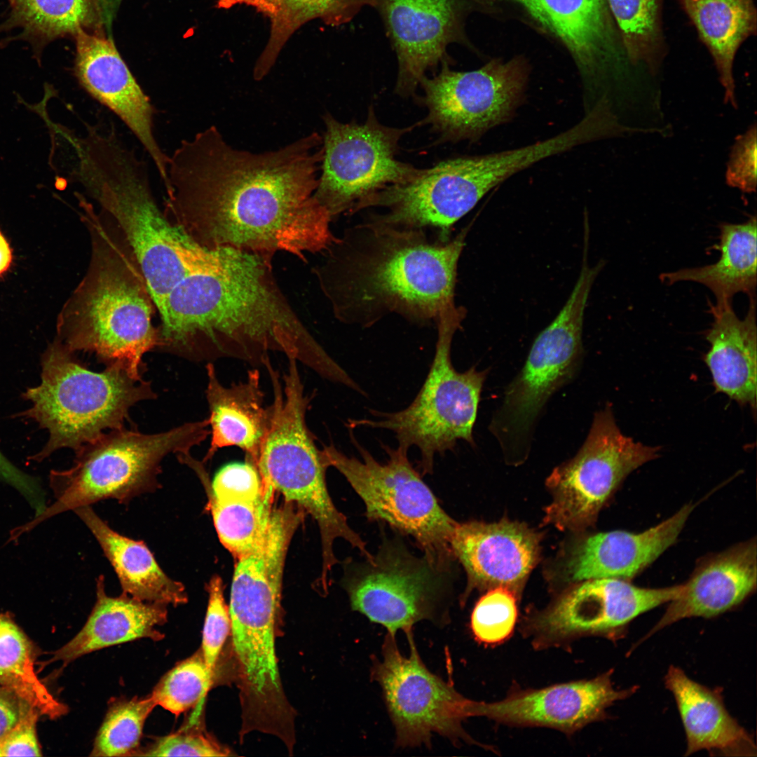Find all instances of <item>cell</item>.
<instances>
[{
    "instance_id": "obj_1",
    "label": "cell",
    "mask_w": 757,
    "mask_h": 757,
    "mask_svg": "<svg viewBox=\"0 0 757 757\" xmlns=\"http://www.w3.org/2000/svg\"><path fill=\"white\" fill-rule=\"evenodd\" d=\"M322 137L309 135L277 150L233 148L211 125L169 156L164 211L198 245L302 261L335 240L332 218L315 197Z\"/></svg>"
},
{
    "instance_id": "obj_2",
    "label": "cell",
    "mask_w": 757,
    "mask_h": 757,
    "mask_svg": "<svg viewBox=\"0 0 757 757\" xmlns=\"http://www.w3.org/2000/svg\"><path fill=\"white\" fill-rule=\"evenodd\" d=\"M272 259L233 248L211 250L157 310V348L195 361L234 358L261 366L271 353H280L318 375L327 373L334 360L281 290Z\"/></svg>"
},
{
    "instance_id": "obj_3",
    "label": "cell",
    "mask_w": 757,
    "mask_h": 757,
    "mask_svg": "<svg viewBox=\"0 0 757 757\" xmlns=\"http://www.w3.org/2000/svg\"><path fill=\"white\" fill-rule=\"evenodd\" d=\"M468 229L430 241L422 229L374 219L346 229L313 268L334 317L370 327L389 314L437 324L455 306L458 263Z\"/></svg>"
},
{
    "instance_id": "obj_4",
    "label": "cell",
    "mask_w": 757,
    "mask_h": 757,
    "mask_svg": "<svg viewBox=\"0 0 757 757\" xmlns=\"http://www.w3.org/2000/svg\"><path fill=\"white\" fill-rule=\"evenodd\" d=\"M90 240L87 271L64 304L57 338L70 351L94 354L142 378L144 355L157 348L156 308L138 261L122 232L103 211L79 196Z\"/></svg>"
},
{
    "instance_id": "obj_5",
    "label": "cell",
    "mask_w": 757,
    "mask_h": 757,
    "mask_svg": "<svg viewBox=\"0 0 757 757\" xmlns=\"http://www.w3.org/2000/svg\"><path fill=\"white\" fill-rule=\"evenodd\" d=\"M76 179L118 226L140 266L158 310L173 286L205 259L207 249L192 240L158 205L144 162L113 125H87L70 136Z\"/></svg>"
},
{
    "instance_id": "obj_6",
    "label": "cell",
    "mask_w": 757,
    "mask_h": 757,
    "mask_svg": "<svg viewBox=\"0 0 757 757\" xmlns=\"http://www.w3.org/2000/svg\"><path fill=\"white\" fill-rule=\"evenodd\" d=\"M41 381L22 393L30 403L18 414L47 430L41 462L60 449H78L106 430L121 428L135 404L156 398L150 381L133 378L118 365L92 371L56 337L41 358Z\"/></svg>"
},
{
    "instance_id": "obj_7",
    "label": "cell",
    "mask_w": 757,
    "mask_h": 757,
    "mask_svg": "<svg viewBox=\"0 0 757 757\" xmlns=\"http://www.w3.org/2000/svg\"><path fill=\"white\" fill-rule=\"evenodd\" d=\"M287 360L282 380L271 360L264 365L273 399L256 467L264 487L281 493L288 503L297 504L313 517L320 528L323 564L331 566L337 561L333 552L336 538L344 539L360 554H366L367 549L329 494L325 479L328 466L306 421L309 399L304 393L299 362L292 358Z\"/></svg>"
},
{
    "instance_id": "obj_8",
    "label": "cell",
    "mask_w": 757,
    "mask_h": 757,
    "mask_svg": "<svg viewBox=\"0 0 757 757\" xmlns=\"http://www.w3.org/2000/svg\"><path fill=\"white\" fill-rule=\"evenodd\" d=\"M207 419L145 434L123 427L103 432L74 451L71 468L50 472L55 501L32 521L13 530L16 537L60 513L104 499L128 503L158 488L161 463L170 453H189L210 435Z\"/></svg>"
},
{
    "instance_id": "obj_9",
    "label": "cell",
    "mask_w": 757,
    "mask_h": 757,
    "mask_svg": "<svg viewBox=\"0 0 757 757\" xmlns=\"http://www.w3.org/2000/svg\"><path fill=\"white\" fill-rule=\"evenodd\" d=\"M465 316L456 305L444 311L437 322V340L430 371L418 393L405 409L395 412L370 410L376 419L349 421L359 426L393 431L398 446H416L422 475L433 472L435 454H444L463 439L474 446L472 436L480 395L488 370L475 366L460 372L452 364L451 349L456 332Z\"/></svg>"
},
{
    "instance_id": "obj_10",
    "label": "cell",
    "mask_w": 757,
    "mask_h": 757,
    "mask_svg": "<svg viewBox=\"0 0 757 757\" xmlns=\"http://www.w3.org/2000/svg\"><path fill=\"white\" fill-rule=\"evenodd\" d=\"M601 270L584 260L566 304L535 339L521 371L506 387L489 431L506 461L528 457L536 425L551 397L577 375L583 355L584 312L592 285Z\"/></svg>"
},
{
    "instance_id": "obj_11",
    "label": "cell",
    "mask_w": 757,
    "mask_h": 757,
    "mask_svg": "<svg viewBox=\"0 0 757 757\" xmlns=\"http://www.w3.org/2000/svg\"><path fill=\"white\" fill-rule=\"evenodd\" d=\"M350 432L360 459L346 456L333 444L323 445L321 451L327 465L341 473L362 499L367 520L411 537L429 561L453 568L451 540L458 521L444 510L410 463L408 450L381 444L388 454L381 463Z\"/></svg>"
},
{
    "instance_id": "obj_12",
    "label": "cell",
    "mask_w": 757,
    "mask_h": 757,
    "mask_svg": "<svg viewBox=\"0 0 757 757\" xmlns=\"http://www.w3.org/2000/svg\"><path fill=\"white\" fill-rule=\"evenodd\" d=\"M396 533L381 531L371 559L347 562L343 585L352 609L394 635L421 620L448 622L453 569L414 555Z\"/></svg>"
},
{
    "instance_id": "obj_13",
    "label": "cell",
    "mask_w": 757,
    "mask_h": 757,
    "mask_svg": "<svg viewBox=\"0 0 757 757\" xmlns=\"http://www.w3.org/2000/svg\"><path fill=\"white\" fill-rule=\"evenodd\" d=\"M524 147L481 156H461L421 169L412 179L389 186L367 207L384 212L374 220L405 228L433 227L446 241L452 226L501 182L529 167Z\"/></svg>"
},
{
    "instance_id": "obj_14",
    "label": "cell",
    "mask_w": 757,
    "mask_h": 757,
    "mask_svg": "<svg viewBox=\"0 0 757 757\" xmlns=\"http://www.w3.org/2000/svg\"><path fill=\"white\" fill-rule=\"evenodd\" d=\"M323 156L315 197L332 220L353 213L385 188L408 181L421 170L397 159L398 143L415 125L386 126L373 107L364 122L341 123L329 113L323 116Z\"/></svg>"
},
{
    "instance_id": "obj_15",
    "label": "cell",
    "mask_w": 757,
    "mask_h": 757,
    "mask_svg": "<svg viewBox=\"0 0 757 757\" xmlns=\"http://www.w3.org/2000/svg\"><path fill=\"white\" fill-rule=\"evenodd\" d=\"M405 634L409 655L400 653L395 635L388 632L381 660L375 657L371 668V678L381 688L395 727L397 745L430 746L433 734L455 744L461 741L476 744L462 726L466 718L475 717L476 701L430 671L418 654L412 629Z\"/></svg>"
},
{
    "instance_id": "obj_16",
    "label": "cell",
    "mask_w": 757,
    "mask_h": 757,
    "mask_svg": "<svg viewBox=\"0 0 757 757\" xmlns=\"http://www.w3.org/2000/svg\"><path fill=\"white\" fill-rule=\"evenodd\" d=\"M659 451L624 435L606 405L595 413L578 453L547 479L552 500L545 521L561 530L588 525L625 478L657 458Z\"/></svg>"
},
{
    "instance_id": "obj_17",
    "label": "cell",
    "mask_w": 757,
    "mask_h": 757,
    "mask_svg": "<svg viewBox=\"0 0 757 757\" xmlns=\"http://www.w3.org/2000/svg\"><path fill=\"white\" fill-rule=\"evenodd\" d=\"M528 71L519 58L493 60L479 69L451 70L449 64L421 81L425 122L442 141H476L490 129L510 121L523 101Z\"/></svg>"
},
{
    "instance_id": "obj_18",
    "label": "cell",
    "mask_w": 757,
    "mask_h": 757,
    "mask_svg": "<svg viewBox=\"0 0 757 757\" xmlns=\"http://www.w3.org/2000/svg\"><path fill=\"white\" fill-rule=\"evenodd\" d=\"M583 581L526 620L523 632L535 647L561 646L588 636L618 640L634 619L670 602L683 587L645 588L615 578Z\"/></svg>"
},
{
    "instance_id": "obj_19",
    "label": "cell",
    "mask_w": 757,
    "mask_h": 757,
    "mask_svg": "<svg viewBox=\"0 0 757 757\" xmlns=\"http://www.w3.org/2000/svg\"><path fill=\"white\" fill-rule=\"evenodd\" d=\"M75 74L95 100L113 112L131 131L151 158L165 189L168 187L169 156L154 132L155 109L113 42L79 29Z\"/></svg>"
},
{
    "instance_id": "obj_20",
    "label": "cell",
    "mask_w": 757,
    "mask_h": 757,
    "mask_svg": "<svg viewBox=\"0 0 757 757\" xmlns=\"http://www.w3.org/2000/svg\"><path fill=\"white\" fill-rule=\"evenodd\" d=\"M613 671L597 677L540 689L512 690L503 700L477 702L475 716L514 726H543L571 734L606 718V709L637 690H616Z\"/></svg>"
},
{
    "instance_id": "obj_21",
    "label": "cell",
    "mask_w": 757,
    "mask_h": 757,
    "mask_svg": "<svg viewBox=\"0 0 757 757\" xmlns=\"http://www.w3.org/2000/svg\"><path fill=\"white\" fill-rule=\"evenodd\" d=\"M396 53L395 92L414 95L425 73L448 63L447 46L461 39L459 0H373Z\"/></svg>"
},
{
    "instance_id": "obj_22",
    "label": "cell",
    "mask_w": 757,
    "mask_h": 757,
    "mask_svg": "<svg viewBox=\"0 0 757 757\" xmlns=\"http://www.w3.org/2000/svg\"><path fill=\"white\" fill-rule=\"evenodd\" d=\"M453 555L467 575L461 601L474 589L502 586L516 592L536 565V533L517 522H458L451 540Z\"/></svg>"
},
{
    "instance_id": "obj_23",
    "label": "cell",
    "mask_w": 757,
    "mask_h": 757,
    "mask_svg": "<svg viewBox=\"0 0 757 757\" xmlns=\"http://www.w3.org/2000/svg\"><path fill=\"white\" fill-rule=\"evenodd\" d=\"M756 582V538L707 558L696 567L680 594L668 603L664 613L641 642L682 619L714 618L734 608L753 593Z\"/></svg>"
},
{
    "instance_id": "obj_24",
    "label": "cell",
    "mask_w": 757,
    "mask_h": 757,
    "mask_svg": "<svg viewBox=\"0 0 757 757\" xmlns=\"http://www.w3.org/2000/svg\"><path fill=\"white\" fill-rule=\"evenodd\" d=\"M694 507L693 504L685 505L642 532L618 530L587 537L571 552L566 566L567 577L572 581L632 578L676 542Z\"/></svg>"
},
{
    "instance_id": "obj_25",
    "label": "cell",
    "mask_w": 757,
    "mask_h": 757,
    "mask_svg": "<svg viewBox=\"0 0 757 757\" xmlns=\"http://www.w3.org/2000/svg\"><path fill=\"white\" fill-rule=\"evenodd\" d=\"M205 369L210 413L207 419L211 437L203 461H209L219 449L236 446L243 449L247 460L256 466L271 418L269 407L264 404L259 371L252 369L245 381L225 386L219 381L211 362Z\"/></svg>"
},
{
    "instance_id": "obj_26",
    "label": "cell",
    "mask_w": 757,
    "mask_h": 757,
    "mask_svg": "<svg viewBox=\"0 0 757 757\" xmlns=\"http://www.w3.org/2000/svg\"><path fill=\"white\" fill-rule=\"evenodd\" d=\"M685 729V756L700 750L728 756H756L751 736L727 711L718 690L689 678L679 667L671 666L664 676Z\"/></svg>"
},
{
    "instance_id": "obj_27",
    "label": "cell",
    "mask_w": 757,
    "mask_h": 757,
    "mask_svg": "<svg viewBox=\"0 0 757 757\" xmlns=\"http://www.w3.org/2000/svg\"><path fill=\"white\" fill-rule=\"evenodd\" d=\"M756 295L749 296L746 315L739 319L732 305H711L714 322L706 334L710 343L704 360L712 376L716 392L727 395L740 405L756 409L757 328Z\"/></svg>"
},
{
    "instance_id": "obj_28",
    "label": "cell",
    "mask_w": 757,
    "mask_h": 757,
    "mask_svg": "<svg viewBox=\"0 0 757 757\" xmlns=\"http://www.w3.org/2000/svg\"><path fill=\"white\" fill-rule=\"evenodd\" d=\"M96 601L84 626L67 643L54 652L53 661L64 664L109 646L140 639H163L157 627L168 620L167 606L145 602L123 593L109 596L103 576L96 582Z\"/></svg>"
},
{
    "instance_id": "obj_29",
    "label": "cell",
    "mask_w": 757,
    "mask_h": 757,
    "mask_svg": "<svg viewBox=\"0 0 757 757\" xmlns=\"http://www.w3.org/2000/svg\"><path fill=\"white\" fill-rule=\"evenodd\" d=\"M469 1H509L520 5L566 46L585 77L595 74L607 53L610 29L605 0Z\"/></svg>"
},
{
    "instance_id": "obj_30",
    "label": "cell",
    "mask_w": 757,
    "mask_h": 757,
    "mask_svg": "<svg viewBox=\"0 0 757 757\" xmlns=\"http://www.w3.org/2000/svg\"><path fill=\"white\" fill-rule=\"evenodd\" d=\"M74 512L97 540L124 594L142 601L166 606L187 602L184 586L164 573L143 542L130 539L111 528L90 505Z\"/></svg>"
},
{
    "instance_id": "obj_31",
    "label": "cell",
    "mask_w": 757,
    "mask_h": 757,
    "mask_svg": "<svg viewBox=\"0 0 757 757\" xmlns=\"http://www.w3.org/2000/svg\"><path fill=\"white\" fill-rule=\"evenodd\" d=\"M756 217L742 224L719 225L721 256L712 264L682 268L660 274L667 285L691 281L708 287L716 298L715 307L732 305L733 296L744 292L755 295L757 283Z\"/></svg>"
},
{
    "instance_id": "obj_32",
    "label": "cell",
    "mask_w": 757,
    "mask_h": 757,
    "mask_svg": "<svg viewBox=\"0 0 757 757\" xmlns=\"http://www.w3.org/2000/svg\"><path fill=\"white\" fill-rule=\"evenodd\" d=\"M709 49L725 88V103L737 108L732 76L734 58L742 43L756 34L753 0H679Z\"/></svg>"
},
{
    "instance_id": "obj_33",
    "label": "cell",
    "mask_w": 757,
    "mask_h": 757,
    "mask_svg": "<svg viewBox=\"0 0 757 757\" xmlns=\"http://www.w3.org/2000/svg\"><path fill=\"white\" fill-rule=\"evenodd\" d=\"M367 5L374 6L373 0H218L217 4L224 9L252 7L269 20V37L253 70L257 81L269 73L284 46L302 25L319 19L338 26L349 22Z\"/></svg>"
},
{
    "instance_id": "obj_34",
    "label": "cell",
    "mask_w": 757,
    "mask_h": 757,
    "mask_svg": "<svg viewBox=\"0 0 757 757\" xmlns=\"http://www.w3.org/2000/svg\"><path fill=\"white\" fill-rule=\"evenodd\" d=\"M35 653L29 639L8 613H0V686L13 692L41 716L54 719L67 712L34 670Z\"/></svg>"
},
{
    "instance_id": "obj_35",
    "label": "cell",
    "mask_w": 757,
    "mask_h": 757,
    "mask_svg": "<svg viewBox=\"0 0 757 757\" xmlns=\"http://www.w3.org/2000/svg\"><path fill=\"white\" fill-rule=\"evenodd\" d=\"M264 488L262 498L254 501L218 500L209 496V506L219 538L237 559L250 552L266 533L274 491Z\"/></svg>"
},
{
    "instance_id": "obj_36",
    "label": "cell",
    "mask_w": 757,
    "mask_h": 757,
    "mask_svg": "<svg viewBox=\"0 0 757 757\" xmlns=\"http://www.w3.org/2000/svg\"><path fill=\"white\" fill-rule=\"evenodd\" d=\"M156 706L151 695L113 701L95 739L90 756H134L145 721Z\"/></svg>"
},
{
    "instance_id": "obj_37",
    "label": "cell",
    "mask_w": 757,
    "mask_h": 757,
    "mask_svg": "<svg viewBox=\"0 0 757 757\" xmlns=\"http://www.w3.org/2000/svg\"><path fill=\"white\" fill-rule=\"evenodd\" d=\"M213 677L200 651L165 674L151 695L156 705L177 716L200 703L212 683Z\"/></svg>"
},
{
    "instance_id": "obj_38",
    "label": "cell",
    "mask_w": 757,
    "mask_h": 757,
    "mask_svg": "<svg viewBox=\"0 0 757 757\" xmlns=\"http://www.w3.org/2000/svg\"><path fill=\"white\" fill-rule=\"evenodd\" d=\"M15 18L28 31L46 37L76 34L90 22L88 0H15Z\"/></svg>"
},
{
    "instance_id": "obj_39",
    "label": "cell",
    "mask_w": 757,
    "mask_h": 757,
    "mask_svg": "<svg viewBox=\"0 0 757 757\" xmlns=\"http://www.w3.org/2000/svg\"><path fill=\"white\" fill-rule=\"evenodd\" d=\"M629 57L648 60L658 37V0H606Z\"/></svg>"
},
{
    "instance_id": "obj_40",
    "label": "cell",
    "mask_w": 757,
    "mask_h": 757,
    "mask_svg": "<svg viewBox=\"0 0 757 757\" xmlns=\"http://www.w3.org/2000/svg\"><path fill=\"white\" fill-rule=\"evenodd\" d=\"M517 619L515 592L506 587L491 588L477 602L470 628L477 641L496 645L508 639Z\"/></svg>"
},
{
    "instance_id": "obj_41",
    "label": "cell",
    "mask_w": 757,
    "mask_h": 757,
    "mask_svg": "<svg viewBox=\"0 0 757 757\" xmlns=\"http://www.w3.org/2000/svg\"><path fill=\"white\" fill-rule=\"evenodd\" d=\"M184 464L196 472L205 484L209 496L216 500L254 501L264 494L260 473L247 460L223 466L216 473L211 484L200 462L189 456L184 461Z\"/></svg>"
},
{
    "instance_id": "obj_42",
    "label": "cell",
    "mask_w": 757,
    "mask_h": 757,
    "mask_svg": "<svg viewBox=\"0 0 757 757\" xmlns=\"http://www.w3.org/2000/svg\"><path fill=\"white\" fill-rule=\"evenodd\" d=\"M207 589L208 603L200 652L208 669L214 674L219 654L231 632V620L221 578L217 575L212 577Z\"/></svg>"
},
{
    "instance_id": "obj_43",
    "label": "cell",
    "mask_w": 757,
    "mask_h": 757,
    "mask_svg": "<svg viewBox=\"0 0 757 757\" xmlns=\"http://www.w3.org/2000/svg\"><path fill=\"white\" fill-rule=\"evenodd\" d=\"M756 123L737 136L731 148L727 165L728 186L751 193L756 190L757 144Z\"/></svg>"
},
{
    "instance_id": "obj_44",
    "label": "cell",
    "mask_w": 757,
    "mask_h": 757,
    "mask_svg": "<svg viewBox=\"0 0 757 757\" xmlns=\"http://www.w3.org/2000/svg\"><path fill=\"white\" fill-rule=\"evenodd\" d=\"M138 756H224L227 751L203 733L181 731L163 737Z\"/></svg>"
},
{
    "instance_id": "obj_45",
    "label": "cell",
    "mask_w": 757,
    "mask_h": 757,
    "mask_svg": "<svg viewBox=\"0 0 757 757\" xmlns=\"http://www.w3.org/2000/svg\"><path fill=\"white\" fill-rule=\"evenodd\" d=\"M39 716L36 709H32L0 739L2 756H42L36 735V723Z\"/></svg>"
},
{
    "instance_id": "obj_46",
    "label": "cell",
    "mask_w": 757,
    "mask_h": 757,
    "mask_svg": "<svg viewBox=\"0 0 757 757\" xmlns=\"http://www.w3.org/2000/svg\"><path fill=\"white\" fill-rule=\"evenodd\" d=\"M0 481L15 488L27 500L35 498L41 489V482L37 477L19 469L1 451Z\"/></svg>"
},
{
    "instance_id": "obj_47",
    "label": "cell",
    "mask_w": 757,
    "mask_h": 757,
    "mask_svg": "<svg viewBox=\"0 0 757 757\" xmlns=\"http://www.w3.org/2000/svg\"><path fill=\"white\" fill-rule=\"evenodd\" d=\"M34 707L0 686V739Z\"/></svg>"
},
{
    "instance_id": "obj_48",
    "label": "cell",
    "mask_w": 757,
    "mask_h": 757,
    "mask_svg": "<svg viewBox=\"0 0 757 757\" xmlns=\"http://www.w3.org/2000/svg\"><path fill=\"white\" fill-rule=\"evenodd\" d=\"M12 261V251L8 243L0 232V275L5 273Z\"/></svg>"
},
{
    "instance_id": "obj_49",
    "label": "cell",
    "mask_w": 757,
    "mask_h": 757,
    "mask_svg": "<svg viewBox=\"0 0 757 757\" xmlns=\"http://www.w3.org/2000/svg\"><path fill=\"white\" fill-rule=\"evenodd\" d=\"M55 179H56L55 180V186L57 189H62L64 188L63 186H66L67 181H66V179L64 178L57 177Z\"/></svg>"
},
{
    "instance_id": "obj_50",
    "label": "cell",
    "mask_w": 757,
    "mask_h": 757,
    "mask_svg": "<svg viewBox=\"0 0 757 757\" xmlns=\"http://www.w3.org/2000/svg\"><path fill=\"white\" fill-rule=\"evenodd\" d=\"M100 4H104L108 1V0H97Z\"/></svg>"
},
{
    "instance_id": "obj_51",
    "label": "cell",
    "mask_w": 757,
    "mask_h": 757,
    "mask_svg": "<svg viewBox=\"0 0 757 757\" xmlns=\"http://www.w3.org/2000/svg\"><path fill=\"white\" fill-rule=\"evenodd\" d=\"M0 756H2V755H1V751H0Z\"/></svg>"
}]
</instances>
